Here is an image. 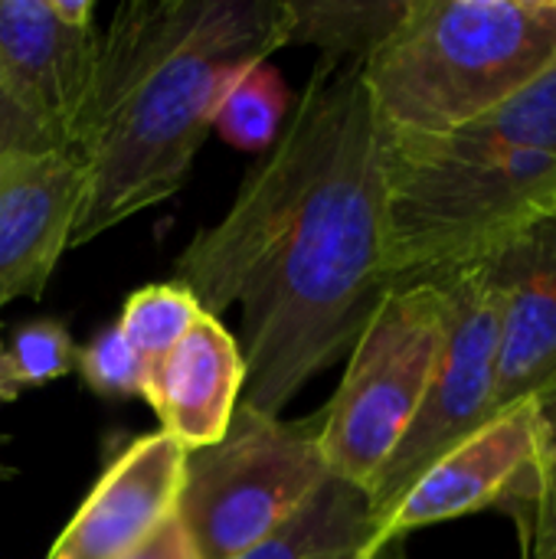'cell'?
I'll list each match as a JSON object with an SVG mask.
<instances>
[{
	"label": "cell",
	"instance_id": "obj_4",
	"mask_svg": "<svg viewBox=\"0 0 556 559\" xmlns=\"http://www.w3.org/2000/svg\"><path fill=\"white\" fill-rule=\"evenodd\" d=\"M393 282L472 265L556 210V157L465 134L383 138Z\"/></svg>",
	"mask_w": 556,
	"mask_h": 559
},
{
	"label": "cell",
	"instance_id": "obj_13",
	"mask_svg": "<svg viewBox=\"0 0 556 559\" xmlns=\"http://www.w3.org/2000/svg\"><path fill=\"white\" fill-rule=\"evenodd\" d=\"M246 364L220 318L200 314L147 380L161 432L184 452L220 442L242 403Z\"/></svg>",
	"mask_w": 556,
	"mask_h": 559
},
{
	"label": "cell",
	"instance_id": "obj_22",
	"mask_svg": "<svg viewBox=\"0 0 556 559\" xmlns=\"http://www.w3.org/2000/svg\"><path fill=\"white\" fill-rule=\"evenodd\" d=\"M125 559H203L197 544L190 540L187 527L180 524V518L167 521L144 547H138L134 554H128Z\"/></svg>",
	"mask_w": 556,
	"mask_h": 559
},
{
	"label": "cell",
	"instance_id": "obj_21",
	"mask_svg": "<svg viewBox=\"0 0 556 559\" xmlns=\"http://www.w3.org/2000/svg\"><path fill=\"white\" fill-rule=\"evenodd\" d=\"M46 151H59V147L46 134V128L26 111V105L16 98V92L0 66V157L46 154Z\"/></svg>",
	"mask_w": 556,
	"mask_h": 559
},
{
	"label": "cell",
	"instance_id": "obj_11",
	"mask_svg": "<svg viewBox=\"0 0 556 559\" xmlns=\"http://www.w3.org/2000/svg\"><path fill=\"white\" fill-rule=\"evenodd\" d=\"M478 262L498 285L495 409H508L556 380V210Z\"/></svg>",
	"mask_w": 556,
	"mask_h": 559
},
{
	"label": "cell",
	"instance_id": "obj_12",
	"mask_svg": "<svg viewBox=\"0 0 556 559\" xmlns=\"http://www.w3.org/2000/svg\"><path fill=\"white\" fill-rule=\"evenodd\" d=\"M82 167L72 154L0 157V311L39 298L82 210Z\"/></svg>",
	"mask_w": 556,
	"mask_h": 559
},
{
	"label": "cell",
	"instance_id": "obj_16",
	"mask_svg": "<svg viewBox=\"0 0 556 559\" xmlns=\"http://www.w3.org/2000/svg\"><path fill=\"white\" fill-rule=\"evenodd\" d=\"M288 111L292 98L285 79L269 59H262L246 66L229 82L213 115V131L246 154H262L279 141Z\"/></svg>",
	"mask_w": 556,
	"mask_h": 559
},
{
	"label": "cell",
	"instance_id": "obj_15",
	"mask_svg": "<svg viewBox=\"0 0 556 559\" xmlns=\"http://www.w3.org/2000/svg\"><path fill=\"white\" fill-rule=\"evenodd\" d=\"M288 43L318 46L321 59L364 66L393 33L406 0H285Z\"/></svg>",
	"mask_w": 556,
	"mask_h": 559
},
{
	"label": "cell",
	"instance_id": "obj_8",
	"mask_svg": "<svg viewBox=\"0 0 556 559\" xmlns=\"http://www.w3.org/2000/svg\"><path fill=\"white\" fill-rule=\"evenodd\" d=\"M537 465L534 400L498 409L482 429L439 455L370 531L364 559L383 557L406 534L498 504L518 485L531 495Z\"/></svg>",
	"mask_w": 556,
	"mask_h": 559
},
{
	"label": "cell",
	"instance_id": "obj_9",
	"mask_svg": "<svg viewBox=\"0 0 556 559\" xmlns=\"http://www.w3.org/2000/svg\"><path fill=\"white\" fill-rule=\"evenodd\" d=\"M95 56L92 0H0V66L62 154H72Z\"/></svg>",
	"mask_w": 556,
	"mask_h": 559
},
{
	"label": "cell",
	"instance_id": "obj_5",
	"mask_svg": "<svg viewBox=\"0 0 556 559\" xmlns=\"http://www.w3.org/2000/svg\"><path fill=\"white\" fill-rule=\"evenodd\" d=\"M449 301L439 278L393 282L351 347L318 445L331 478L364 491L413 426L446 344Z\"/></svg>",
	"mask_w": 556,
	"mask_h": 559
},
{
	"label": "cell",
	"instance_id": "obj_17",
	"mask_svg": "<svg viewBox=\"0 0 556 559\" xmlns=\"http://www.w3.org/2000/svg\"><path fill=\"white\" fill-rule=\"evenodd\" d=\"M200 314L203 311L197 298L177 282L144 285L134 295H128L121 318H118V331L125 334L131 350L141 357L147 380Z\"/></svg>",
	"mask_w": 556,
	"mask_h": 559
},
{
	"label": "cell",
	"instance_id": "obj_1",
	"mask_svg": "<svg viewBox=\"0 0 556 559\" xmlns=\"http://www.w3.org/2000/svg\"><path fill=\"white\" fill-rule=\"evenodd\" d=\"M383 131L360 66L321 59L220 223L174 262L203 314H242V403L265 416L351 354L393 285Z\"/></svg>",
	"mask_w": 556,
	"mask_h": 559
},
{
	"label": "cell",
	"instance_id": "obj_6",
	"mask_svg": "<svg viewBox=\"0 0 556 559\" xmlns=\"http://www.w3.org/2000/svg\"><path fill=\"white\" fill-rule=\"evenodd\" d=\"M331 478L318 416L288 423L239 403L226 436L187 452L177 518L203 559H236L269 540Z\"/></svg>",
	"mask_w": 556,
	"mask_h": 559
},
{
	"label": "cell",
	"instance_id": "obj_23",
	"mask_svg": "<svg viewBox=\"0 0 556 559\" xmlns=\"http://www.w3.org/2000/svg\"><path fill=\"white\" fill-rule=\"evenodd\" d=\"M541 559H556V540L554 544H551V550H547V554H544V557Z\"/></svg>",
	"mask_w": 556,
	"mask_h": 559
},
{
	"label": "cell",
	"instance_id": "obj_20",
	"mask_svg": "<svg viewBox=\"0 0 556 559\" xmlns=\"http://www.w3.org/2000/svg\"><path fill=\"white\" fill-rule=\"evenodd\" d=\"M537 416V465L531 478V554L541 559L556 540V380L534 396Z\"/></svg>",
	"mask_w": 556,
	"mask_h": 559
},
{
	"label": "cell",
	"instance_id": "obj_10",
	"mask_svg": "<svg viewBox=\"0 0 556 559\" xmlns=\"http://www.w3.org/2000/svg\"><path fill=\"white\" fill-rule=\"evenodd\" d=\"M187 452L161 429L128 442L102 472L46 559H125L177 518Z\"/></svg>",
	"mask_w": 556,
	"mask_h": 559
},
{
	"label": "cell",
	"instance_id": "obj_14",
	"mask_svg": "<svg viewBox=\"0 0 556 559\" xmlns=\"http://www.w3.org/2000/svg\"><path fill=\"white\" fill-rule=\"evenodd\" d=\"M370 511L364 491L328 478L269 540L236 559H364Z\"/></svg>",
	"mask_w": 556,
	"mask_h": 559
},
{
	"label": "cell",
	"instance_id": "obj_19",
	"mask_svg": "<svg viewBox=\"0 0 556 559\" xmlns=\"http://www.w3.org/2000/svg\"><path fill=\"white\" fill-rule=\"evenodd\" d=\"M7 360H10V370H13L20 390H26V386H46V383L66 377L75 367L79 350H75L66 324L29 321L10 334Z\"/></svg>",
	"mask_w": 556,
	"mask_h": 559
},
{
	"label": "cell",
	"instance_id": "obj_3",
	"mask_svg": "<svg viewBox=\"0 0 556 559\" xmlns=\"http://www.w3.org/2000/svg\"><path fill=\"white\" fill-rule=\"evenodd\" d=\"M556 66V0H406L360 82L383 138L433 141Z\"/></svg>",
	"mask_w": 556,
	"mask_h": 559
},
{
	"label": "cell",
	"instance_id": "obj_2",
	"mask_svg": "<svg viewBox=\"0 0 556 559\" xmlns=\"http://www.w3.org/2000/svg\"><path fill=\"white\" fill-rule=\"evenodd\" d=\"M288 46L285 0H128L98 33L72 141L82 210L69 249L174 197L229 82Z\"/></svg>",
	"mask_w": 556,
	"mask_h": 559
},
{
	"label": "cell",
	"instance_id": "obj_24",
	"mask_svg": "<svg viewBox=\"0 0 556 559\" xmlns=\"http://www.w3.org/2000/svg\"><path fill=\"white\" fill-rule=\"evenodd\" d=\"M377 559H397V557H393V554H390V550H387V554H383V557H377Z\"/></svg>",
	"mask_w": 556,
	"mask_h": 559
},
{
	"label": "cell",
	"instance_id": "obj_18",
	"mask_svg": "<svg viewBox=\"0 0 556 559\" xmlns=\"http://www.w3.org/2000/svg\"><path fill=\"white\" fill-rule=\"evenodd\" d=\"M85 386L105 400H147V370L118 324L102 328L75 360Z\"/></svg>",
	"mask_w": 556,
	"mask_h": 559
},
{
	"label": "cell",
	"instance_id": "obj_7",
	"mask_svg": "<svg viewBox=\"0 0 556 559\" xmlns=\"http://www.w3.org/2000/svg\"><path fill=\"white\" fill-rule=\"evenodd\" d=\"M433 278L442 282L449 301L446 344L413 426L364 495L370 531L439 455L456 449L498 413V285L485 262H472Z\"/></svg>",
	"mask_w": 556,
	"mask_h": 559
}]
</instances>
